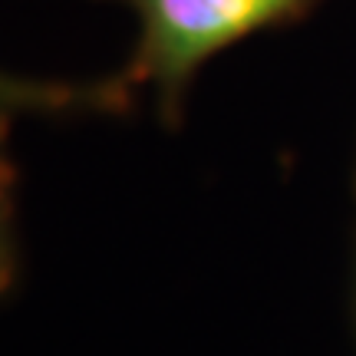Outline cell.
Instances as JSON below:
<instances>
[{
	"label": "cell",
	"mask_w": 356,
	"mask_h": 356,
	"mask_svg": "<svg viewBox=\"0 0 356 356\" xmlns=\"http://www.w3.org/2000/svg\"><path fill=\"white\" fill-rule=\"evenodd\" d=\"M139 17V37L122 76L152 89L168 126L181 115L191 79L208 60L261 30L291 24L320 0H122Z\"/></svg>",
	"instance_id": "obj_1"
},
{
	"label": "cell",
	"mask_w": 356,
	"mask_h": 356,
	"mask_svg": "<svg viewBox=\"0 0 356 356\" xmlns=\"http://www.w3.org/2000/svg\"><path fill=\"white\" fill-rule=\"evenodd\" d=\"M139 89L122 73L106 79H37L0 66V122L26 115H126Z\"/></svg>",
	"instance_id": "obj_2"
},
{
	"label": "cell",
	"mask_w": 356,
	"mask_h": 356,
	"mask_svg": "<svg viewBox=\"0 0 356 356\" xmlns=\"http://www.w3.org/2000/svg\"><path fill=\"white\" fill-rule=\"evenodd\" d=\"M13 122H0V293H7L20 267V231H17V162L7 136Z\"/></svg>",
	"instance_id": "obj_3"
}]
</instances>
